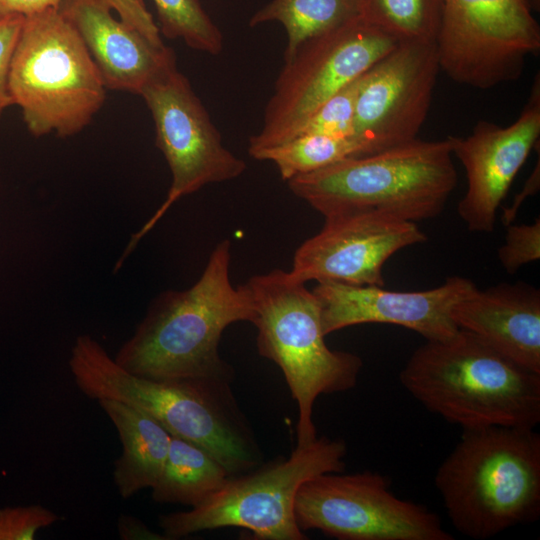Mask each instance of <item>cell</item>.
<instances>
[{
    "mask_svg": "<svg viewBox=\"0 0 540 540\" xmlns=\"http://www.w3.org/2000/svg\"><path fill=\"white\" fill-rule=\"evenodd\" d=\"M115 427L121 454L113 466V482L124 500L151 489L159 478L169 450L171 434L155 418L128 404L97 401Z\"/></svg>",
    "mask_w": 540,
    "mask_h": 540,
    "instance_id": "cell-19",
    "label": "cell"
},
{
    "mask_svg": "<svg viewBox=\"0 0 540 540\" xmlns=\"http://www.w3.org/2000/svg\"><path fill=\"white\" fill-rule=\"evenodd\" d=\"M63 0H0V16L19 14L30 16L47 9L58 8Z\"/></svg>",
    "mask_w": 540,
    "mask_h": 540,
    "instance_id": "cell-32",
    "label": "cell"
},
{
    "mask_svg": "<svg viewBox=\"0 0 540 540\" xmlns=\"http://www.w3.org/2000/svg\"><path fill=\"white\" fill-rule=\"evenodd\" d=\"M230 477L223 465L202 447L171 435L169 450L152 499L190 508L203 503Z\"/></svg>",
    "mask_w": 540,
    "mask_h": 540,
    "instance_id": "cell-20",
    "label": "cell"
},
{
    "mask_svg": "<svg viewBox=\"0 0 540 540\" xmlns=\"http://www.w3.org/2000/svg\"><path fill=\"white\" fill-rule=\"evenodd\" d=\"M231 243L220 242L199 279L183 291L168 290L150 303L115 361L128 372L156 380L233 379L220 357L224 330L256 316L244 284L230 280Z\"/></svg>",
    "mask_w": 540,
    "mask_h": 540,
    "instance_id": "cell-1",
    "label": "cell"
},
{
    "mask_svg": "<svg viewBox=\"0 0 540 540\" xmlns=\"http://www.w3.org/2000/svg\"><path fill=\"white\" fill-rule=\"evenodd\" d=\"M362 75L322 103L302 123L291 139L308 134H323L336 137L353 136L356 99Z\"/></svg>",
    "mask_w": 540,
    "mask_h": 540,
    "instance_id": "cell-25",
    "label": "cell"
},
{
    "mask_svg": "<svg viewBox=\"0 0 540 540\" xmlns=\"http://www.w3.org/2000/svg\"><path fill=\"white\" fill-rule=\"evenodd\" d=\"M24 18L19 14L0 16V117L9 106L13 105L9 76Z\"/></svg>",
    "mask_w": 540,
    "mask_h": 540,
    "instance_id": "cell-28",
    "label": "cell"
},
{
    "mask_svg": "<svg viewBox=\"0 0 540 540\" xmlns=\"http://www.w3.org/2000/svg\"><path fill=\"white\" fill-rule=\"evenodd\" d=\"M457 182L447 138H416L287 181L293 194L324 217L374 210L416 223L438 216Z\"/></svg>",
    "mask_w": 540,
    "mask_h": 540,
    "instance_id": "cell-5",
    "label": "cell"
},
{
    "mask_svg": "<svg viewBox=\"0 0 540 540\" xmlns=\"http://www.w3.org/2000/svg\"><path fill=\"white\" fill-rule=\"evenodd\" d=\"M294 516L303 531L339 540H454L426 506L397 497L373 471L324 473L304 482Z\"/></svg>",
    "mask_w": 540,
    "mask_h": 540,
    "instance_id": "cell-12",
    "label": "cell"
},
{
    "mask_svg": "<svg viewBox=\"0 0 540 540\" xmlns=\"http://www.w3.org/2000/svg\"><path fill=\"white\" fill-rule=\"evenodd\" d=\"M362 155H366L364 146L354 136L308 134L263 149L252 158L273 162L281 178L287 182L337 161Z\"/></svg>",
    "mask_w": 540,
    "mask_h": 540,
    "instance_id": "cell-22",
    "label": "cell"
},
{
    "mask_svg": "<svg viewBox=\"0 0 540 540\" xmlns=\"http://www.w3.org/2000/svg\"><path fill=\"white\" fill-rule=\"evenodd\" d=\"M477 286L466 277L451 276L424 291H391L384 286L317 283L324 334L358 324L385 323L413 330L426 340H444L459 330L453 307Z\"/></svg>",
    "mask_w": 540,
    "mask_h": 540,
    "instance_id": "cell-16",
    "label": "cell"
},
{
    "mask_svg": "<svg viewBox=\"0 0 540 540\" xmlns=\"http://www.w3.org/2000/svg\"><path fill=\"white\" fill-rule=\"evenodd\" d=\"M399 379L428 411L462 429L535 428L540 422V374L462 329L444 340H426Z\"/></svg>",
    "mask_w": 540,
    "mask_h": 540,
    "instance_id": "cell-3",
    "label": "cell"
},
{
    "mask_svg": "<svg viewBox=\"0 0 540 540\" xmlns=\"http://www.w3.org/2000/svg\"><path fill=\"white\" fill-rule=\"evenodd\" d=\"M540 77L518 118L509 126L480 120L466 137L448 136L453 157L466 172L467 191L457 211L471 232L494 230L498 209L530 152L539 144Z\"/></svg>",
    "mask_w": 540,
    "mask_h": 540,
    "instance_id": "cell-15",
    "label": "cell"
},
{
    "mask_svg": "<svg viewBox=\"0 0 540 540\" xmlns=\"http://www.w3.org/2000/svg\"><path fill=\"white\" fill-rule=\"evenodd\" d=\"M442 0H361L360 17L402 41H436Z\"/></svg>",
    "mask_w": 540,
    "mask_h": 540,
    "instance_id": "cell-23",
    "label": "cell"
},
{
    "mask_svg": "<svg viewBox=\"0 0 540 540\" xmlns=\"http://www.w3.org/2000/svg\"><path fill=\"white\" fill-rule=\"evenodd\" d=\"M344 440L317 437L297 446L287 458L230 476L200 505L161 515L158 524L167 540L219 528H242L259 540H305L294 516L300 486L324 473L342 472Z\"/></svg>",
    "mask_w": 540,
    "mask_h": 540,
    "instance_id": "cell-8",
    "label": "cell"
},
{
    "mask_svg": "<svg viewBox=\"0 0 540 540\" xmlns=\"http://www.w3.org/2000/svg\"><path fill=\"white\" fill-rule=\"evenodd\" d=\"M140 96L151 112L155 142L172 181L163 203L131 236L115 270L176 201L205 185L236 179L246 169V163L224 146L208 111L177 66L149 82Z\"/></svg>",
    "mask_w": 540,
    "mask_h": 540,
    "instance_id": "cell-10",
    "label": "cell"
},
{
    "mask_svg": "<svg viewBox=\"0 0 540 540\" xmlns=\"http://www.w3.org/2000/svg\"><path fill=\"white\" fill-rule=\"evenodd\" d=\"M117 531L122 540H167L163 533L150 530L141 520L126 514L119 516Z\"/></svg>",
    "mask_w": 540,
    "mask_h": 540,
    "instance_id": "cell-31",
    "label": "cell"
},
{
    "mask_svg": "<svg viewBox=\"0 0 540 540\" xmlns=\"http://www.w3.org/2000/svg\"><path fill=\"white\" fill-rule=\"evenodd\" d=\"M254 303L257 349L280 367L298 406L297 446L317 438L313 406L323 394L345 392L358 381L361 358L325 342L316 296L291 271L274 269L244 283Z\"/></svg>",
    "mask_w": 540,
    "mask_h": 540,
    "instance_id": "cell-6",
    "label": "cell"
},
{
    "mask_svg": "<svg viewBox=\"0 0 540 540\" xmlns=\"http://www.w3.org/2000/svg\"><path fill=\"white\" fill-rule=\"evenodd\" d=\"M9 90L33 136L66 138L90 124L107 89L78 32L52 8L24 18Z\"/></svg>",
    "mask_w": 540,
    "mask_h": 540,
    "instance_id": "cell-7",
    "label": "cell"
},
{
    "mask_svg": "<svg viewBox=\"0 0 540 540\" xmlns=\"http://www.w3.org/2000/svg\"><path fill=\"white\" fill-rule=\"evenodd\" d=\"M468 331L520 366L540 374V291L518 281L476 288L452 309Z\"/></svg>",
    "mask_w": 540,
    "mask_h": 540,
    "instance_id": "cell-18",
    "label": "cell"
},
{
    "mask_svg": "<svg viewBox=\"0 0 540 540\" xmlns=\"http://www.w3.org/2000/svg\"><path fill=\"white\" fill-rule=\"evenodd\" d=\"M426 239L416 222L384 212L336 213L326 216L322 229L296 249L290 271L304 283L385 286L386 261Z\"/></svg>",
    "mask_w": 540,
    "mask_h": 540,
    "instance_id": "cell-14",
    "label": "cell"
},
{
    "mask_svg": "<svg viewBox=\"0 0 540 540\" xmlns=\"http://www.w3.org/2000/svg\"><path fill=\"white\" fill-rule=\"evenodd\" d=\"M119 19L156 46H164L161 33L144 0H105Z\"/></svg>",
    "mask_w": 540,
    "mask_h": 540,
    "instance_id": "cell-29",
    "label": "cell"
},
{
    "mask_svg": "<svg viewBox=\"0 0 540 540\" xmlns=\"http://www.w3.org/2000/svg\"><path fill=\"white\" fill-rule=\"evenodd\" d=\"M59 521V516L40 504L0 508V540H33L39 531Z\"/></svg>",
    "mask_w": 540,
    "mask_h": 540,
    "instance_id": "cell-26",
    "label": "cell"
},
{
    "mask_svg": "<svg viewBox=\"0 0 540 540\" xmlns=\"http://www.w3.org/2000/svg\"><path fill=\"white\" fill-rule=\"evenodd\" d=\"M435 41H402L361 76L353 136L366 155L418 138L440 72Z\"/></svg>",
    "mask_w": 540,
    "mask_h": 540,
    "instance_id": "cell-13",
    "label": "cell"
},
{
    "mask_svg": "<svg viewBox=\"0 0 540 540\" xmlns=\"http://www.w3.org/2000/svg\"><path fill=\"white\" fill-rule=\"evenodd\" d=\"M160 33L181 39L190 48L218 55L224 46L223 35L199 0H153Z\"/></svg>",
    "mask_w": 540,
    "mask_h": 540,
    "instance_id": "cell-24",
    "label": "cell"
},
{
    "mask_svg": "<svg viewBox=\"0 0 540 540\" xmlns=\"http://www.w3.org/2000/svg\"><path fill=\"white\" fill-rule=\"evenodd\" d=\"M537 7L538 0H442L440 70L482 90L517 80L540 51Z\"/></svg>",
    "mask_w": 540,
    "mask_h": 540,
    "instance_id": "cell-11",
    "label": "cell"
},
{
    "mask_svg": "<svg viewBox=\"0 0 540 540\" xmlns=\"http://www.w3.org/2000/svg\"><path fill=\"white\" fill-rule=\"evenodd\" d=\"M540 186V161L539 155L537 163L531 172L529 178L526 180L521 192L516 194L512 204L509 207L503 208V214L501 215V222L504 226L512 224L518 214V211L523 202L530 196L535 195L539 191Z\"/></svg>",
    "mask_w": 540,
    "mask_h": 540,
    "instance_id": "cell-30",
    "label": "cell"
},
{
    "mask_svg": "<svg viewBox=\"0 0 540 540\" xmlns=\"http://www.w3.org/2000/svg\"><path fill=\"white\" fill-rule=\"evenodd\" d=\"M504 243L498 248V259L509 274L540 258V220L531 224H510Z\"/></svg>",
    "mask_w": 540,
    "mask_h": 540,
    "instance_id": "cell-27",
    "label": "cell"
},
{
    "mask_svg": "<svg viewBox=\"0 0 540 540\" xmlns=\"http://www.w3.org/2000/svg\"><path fill=\"white\" fill-rule=\"evenodd\" d=\"M361 0H271L249 20L280 23L287 34L284 61L305 42L360 17Z\"/></svg>",
    "mask_w": 540,
    "mask_h": 540,
    "instance_id": "cell-21",
    "label": "cell"
},
{
    "mask_svg": "<svg viewBox=\"0 0 540 540\" xmlns=\"http://www.w3.org/2000/svg\"><path fill=\"white\" fill-rule=\"evenodd\" d=\"M435 485L454 528L491 538L540 516V434L532 427L462 429Z\"/></svg>",
    "mask_w": 540,
    "mask_h": 540,
    "instance_id": "cell-4",
    "label": "cell"
},
{
    "mask_svg": "<svg viewBox=\"0 0 540 540\" xmlns=\"http://www.w3.org/2000/svg\"><path fill=\"white\" fill-rule=\"evenodd\" d=\"M398 43L361 17L303 43L284 61L265 107L262 128L249 139L250 156L290 140L322 103Z\"/></svg>",
    "mask_w": 540,
    "mask_h": 540,
    "instance_id": "cell-9",
    "label": "cell"
},
{
    "mask_svg": "<svg viewBox=\"0 0 540 540\" xmlns=\"http://www.w3.org/2000/svg\"><path fill=\"white\" fill-rule=\"evenodd\" d=\"M58 9L78 32L107 90L140 95L149 82L177 66L171 48L152 44L115 18L105 0H63Z\"/></svg>",
    "mask_w": 540,
    "mask_h": 540,
    "instance_id": "cell-17",
    "label": "cell"
},
{
    "mask_svg": "<svg viewBox=\"0 0 540 540\" xmlns=\"http://www.w3.org/2000/svg\"><path fill=\"white\" fill-rule=\"evenodd\" d=\"M69 370L88 398L116 400L144 411L171 435L205 449L230 476L261 463L260 449L232 393L231 380L141 377L122 368L96 339L75 349Z\"/></svg>",
    "mask_w": 540,
    "mask_h": 540,
    "instance_id": "cell-2",
    "label": "cell"
}]
</instances>
